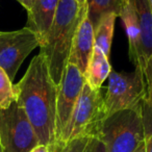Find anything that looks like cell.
Masks as SVG:
<instances>
[{
    "label": "cell",
    "mask_w": 152,
    "mask_h": 152,
    "mask_svg": "<svg viewBox=\"0 0 152 152\" xmlns=\"http://www.w3.org/2000/svg\"><path fill=\"white\" fill-rule=\"evenodd\" d=\"M16 102L25 112L38 137L39 144H55L57 86L49 73L48 64L42 53L34 57L24 76L14 85Z\"/></svg>",
    "instance_id": "obj_1"
},
{
    "label": "cell",
    "mask_w": 152,
    "mask_h": 152,
    "mask_svg": "<svg viewBox=\"0 0 152 152\" xmlns=\"http://www.w3.org/2000/svg\"><path fill=\"white\" fill-rule=\"evenodd\" d=\"M87 14L81 13L75 0H59L54 19L40 52L48 64L53 83L59 85L68 65L72 43L81 20Z\"/></svg>",
    "instance_id": "obj_2"
},
{
    "label": "cell",
    "mask_w": 152,
    "mask_h": 152,
    "mask_svg": "<svg viewBox=\"0 0 152 152\" xmlns=\"http://www.w3.org/2000/svg\"><path fill=\"white\" fill-rule=\"evenodd\" d=\"M106 117L101 89H92L85 83L73 114L54 145L64 147L75 140L99 137Z\"/></svg>",
    "instance_id": "obj_3"
},
{
    "label": "cell",
    "mask_w": 152,
    "mask_h": 152,
    "mask_svg": "<svg viewBox=\"0 0 152 152\" xmlns=\"http://www.w3.org/2000/svg\"><path fill=\"white\" fill-rule=\"evenodd\" d=\"M99 137L106 152H134L145 141L141 103L106 117Z\"/></svg>",
    "instance_id": "obj_4"
},
{
    "label": "cell",
    "mask_w": 152,
    "mask_h": 152,
    "mask_svg": "<svg viewBox=\"0 0 152 152\" xmlns=\"http://www.w3.org/2000/svg\"><path fill=\"white\" fill-rule=\"evenodd\" d=\"M107 79L108 85L103 95L107 117L120 110L135 107L147 95L145 75L141 68H135L130 73L112 69Z\"/></svg>",
    "instance_id": "obj_5"
},
{
    "label": "cell",
    "mask_w": 152,
    "mask_h": 152,
    "mask_svg": "<svg viewBox=\"0 0 152 152\" xmlns=\"http://www.w3.org/2000/svg\"><path fill=\"white\" fill-rule=\"evenodd\" d=\"M0 142L2 152H30L39 145L34 127L16 101L0 110Z\"/></svg>",
    "instance_id": "obj_6"
},
{
    "label": "cell",
    "mask_w": 152,
    "mask_h": 152,
    "mask_svg": "<svg viewBox=\"0 0 152 152\" xmlns=\"http://www.w3.org/2000/svg\"><path fill=\"white\" fill-rule=\"evenodd\" d=\"M40 43L29 27L13 31H0V67L14 81L19 68Z\"/></svg>",
    "instance_id": "obj_7"
},
{
    "label": "cell",
    "mask_w": 152,
    "mask_h": 152,
    "mask_svg": "<svg viewBox=\"0 0 152 152\" xmlns=\"http://www.w3.org/2000/svg\"><path fill=\"white\" fill-rule=\"evenodd\" d=\"M86 83L83 74L72 64H68L57 86L55 143L71 118L75 105Z\"/></svg>",
    "instance_id": "obj_8"
},
{
    "label": "cell",
    "mask_w": 152,
    "mask_h": 152,
    "mask_svg": "<svg viewBox=\"0 0 152 152\" xmlns=\"http://www.w3.org/2000/svg\"><path fill=\"white\" fill-rule=\"evenodd\" d=\"M94 48H95L94 27L86 16L81 20L78 28L76 30L68 64L74 65L81 73L85 74L93 54Z\"/></svg>",
    "instance_id": "obj_9"
},
{
    "label": "cell",
    "mask_w": 152,
    "mask_h": 152,
    "mask_svg": "<svg viewBox=\"0 0 152 152\" xmlns=\"http://www.w3.org/2000/svg\"><path fill=\"white\" fill-rule=\"evenodd\" d=\"M137 17L140 28V63L144 71L152 56V12L148 0H129Z\"/></svg>",
    "instance_id": "obj_10"
},
{
    "label": "cell",
    "mask_w": 152,
    "mask_h": 152,
    "mask_svg": "<svg viewBox=\"0 0 152 152\" xmlns=\"http://www.w3.org/2000/svg\"><path fill=\"white\" fill-rule=\"evenodd\" d=\"M59 0H34L27 13V27L36 34L41 47L46 40L51 24L56 13Z\"/></svg>",
    "instance_id": "obj_11"
},
{
    "label": "cell",
    "mask_w": 152,
    "mask_h": 152,
    "mask_svg": "<svg viewBox=\"0 0 152 152\" xmlns=\"http://www.w3.org/2000/svg\"><path fill=\"white\" fill-rule=\"evenodd\" d=\"M119 17L122 20L128 39L129 59L137 68L139 67L140 63V28L137 14L129 0H126V2L124 3Z\"/></svg>",
    "instance_id": "obj_12"
},
{
    "label": "cell",
    "mask_w": 152,
    "mask_h": 152,
    "mask_svg": "<svg viewBox=\"0 0 152 152\" xmlns=\"http://www.w3.org/2000/svg\"><path fill=\"white\" fill-rule=\"evenodd\" d=\"M112 69L108 56L95 47L86 73L83 74L86 83L92 89H101L103 83L108 78Z\"/></svg>",
    "instance_id": "obj_13"
},
{
    "label": "cell",
    "mask_w": 152,
    "mask_h": 152,
    "mask_svg": "<svg viewBox=\"0 0 152 152\" xmlns=\"http://www.w3.org/2000/svg\"><path fill=\"white\" fill-rule=\"evenodd\" d=\"M126 0H87V18L94 29L101 19L108 14H115L119 17Z\"/></svg>",
    "instance_id": "obj_14"
},
{
    "label": "cell",
    "mask_w": 152,
    "mask_h": 152,
    "mask_svg": "<svg viewBox=\"0 0 152 152\" xmlns=\"http://www.w3.org/2000/svg\"><path fill=\"white\" fill-rule=\"evenodd\" d=\"M118 16L115 14H108L104 16L94 29V43L95 47L99 48L106 56L110 57L113 37H114L115 23Z\"/></svg>",
    "instance_id": "obj_15"
},
{
    "label": "cell",
    "mask_w": 152,
    "mask_h": 152,
    "mask_svg": "<svg viewBox=\"0 0 152 152\" xmlns=\"http://www.w3.org/2000/svg\"><path fill=\"white\" fill-rule=\"evenodd\" d=\"M146 152H152V102L146 95L141 102Z\"/></svg>",
    "instance_id": "obj_16"
},
{
    "label": "cell",
    "mask_w": 152,
    "mask_h": 152,
    "mask_svg": "<svg viewBox=\"0 0 152 152\" xmlns=\"http://www.w3.org/2000/svg\"><path fill=\"white\" fill-rule=\"evenodd\" d=\"M16 101L13 81L10 79L7 72L0 67V110L10 107Z\"/></svg>",
    "instance_id": "obj_17"
},
{
    "label": "cell",
    "mask_w": 152,
    "mask_h": 152,
    "mask_svg": "<svg viewBox=\"0 0 152 152\" xmlns=\"http://www.w3.org/2000/svg\"><path fill=\"white\" fill-rule=\"evenodd\" d=\"M77 152H106L104 143L99 137H90L72 141Z\"/></svg>",
    "instance_id": "obj_18"
},
{
    "label": "cell",
    "mask_w": 152,
    "mask_h": 152,
    "mask_svg": "<svg viewBox=\"0 0 152 152\" xmlns=\"http://www.w3.org/2000/svg\"><path fill=\"white\" fill-rule=\"evenodd\" d=\"M146 85H147V96L152 102V56L148 61L145 69H144Z\"/></svg>",
    "instance_id": "obj_19"
},
{
    "label": "cell",
    "mask_w": 152,
    "mask_h": 152,
    "mask_svg": "<svg viewBox=\"0 0 152 152\" xmlns=\"http://www.w3.org/2000/svg\"><path fill=\"white\" fill-rule=\"evenodd\" d=\"M30 152H57V149L55 146H46V145H40L39 144L37 147H34Z\"/></svg>",
    "instance_id": "obj_20"
},
{
    "label": "cell",
    "mask_w": 152,
    "mask_h": 152,
    "mask_svg": "<svg viewBox=\"0 0 152 152\" xmlns=\"http://www.w3.org/2000/svg\"><path fill=\"white\" fill-rule=\"evenodd\" d=\"M54 146L57 149V152H77L73 142H70V143H68L67 145H65L64 147H58V146H56V145H54Z\"/></svg>",
    "instance_id": "obj_21"
},
{
    "label": "cell",
    "mask_w": 152,
    "mask_h": 152,
    "mask_svg": "<svg viewBox=\"0 0 152 152\" xmlns=\"http://www.w3.org/2000/svg\"><path fill=\"white\" fill-rule=\"evenodd\" d=\"M17 1L27 11V13L31 10L32 4H34V0H17Z\"/></svg>",
    "instance_id": "obj_22"
},
{
    "label": "cell",
    "mask_w": 152,
    "mask_h": 152,
    "mask_svg": "<svg viewBox=\"0 0 152 152\" xmlns=\"http://www.w3.org/2000/svg\"><path fill=\"white\" fill-rule=\"evenodd\" d=\"M81 13L87 14V0H75Z\"/></svg>",
    "instance_id": "obj_23"
},
{
    "label": "cell",
    "mask_w": 152,
    "mask_h": 152,
    "mask_svg": "<svg viewBox=\"0 0 152 152\" xmlns=\"http://www.w3.org/2000/svg\"><path fill=\"white\" fill-rule=\"evenodd\" d=\"M134 152H146V146H145V141H144L143 143H142L141 145L139 146V148H137V149L135 150Z\"/></svg>",
    "instance_id": "obj_24"
},
{
    "label": "cell",
    "mask_w": 152,
    "mask_h": 152,
    "mask_svg": "<svg viewBox=\"0 0 152 152\" xmlns=\"http://www.w3.org/2000/svg\"><path fill=\"white\" fill-rule=\"evenodd\" d=\"M148 2H149L150 9H151V12H152V0H148Z\"/></svg>",
    "instance_id": "obj_25"
},
{
    "label": "cell",
    "mask_w": 152,
    "mask_h": 152,
    "mask_svg": "<svg viewBox=\"0 0 152 152\" xmlns=\"http://www.w3.org/2000/svg\"><path fill=\"white\" fill-rule=\"evenodd\" d=\"M0 152H2V146H1V142H0Z\"/></svg>",
    "instance_id": "obj_26"
}]
</instances>
